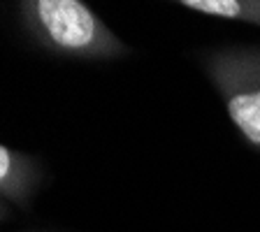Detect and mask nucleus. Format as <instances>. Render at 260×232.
<instances>
[{"mask_svg":"<svg viewBox=\"0 0 260 232\" xmlns=\"http://www.w3.org/2000/svg\"><path fill=\"white\" fill-rule=\"evenodd\" d=\"M16 19L28 40L56 58L109 63L133 54L84 0H16Z\"/></svg>","mask_w":260,"mask_h":232,"instance_id":"nucleus-1","label":"nucleus"},{"mask_svg":"<svg viewBox=\"0 0 260 232\" xmlns=\"http://www.w3.org/2000/svg\"><path fill=\"white\" fill-rule=\"evenodd\" d=\"M195 58L237 135L260 156V44L202 49Z\"/></svg>","mask_w":260,"mask_h":232,"instance_id":"nucleus-2","label":"nucleus"},{"mask_svg":"<svg viewBox=\"0 0 260 232\" xmlns=\"http://www.w3.org/2000/svg\"><path fill=\"white\" fill-rule=\"evenodd\" d=\"M44 184V165L35 156L0 144V195L10 205L28 209Z\"/></svg>","mask_w":260,"mask_h":232,"instance_id":"nucleus-3","label":"nucleus"},{"mask_svg":"<svg viewBox=\"0 0 260 232\" xmlns=\"http://www.w3.org/2000/svg\"><path fill=\"white\" fill-rule=\"evenodd\" d=\"M168 3L214 19L251 23L260 28V0H168Z\"/></svg>","mask_w":260,"mask_h":232,"instance_id":"nucleus-4","label":"nucleus"},{"mask_svg":"<svg viewBox=\"0 0 260 232\" xmlns=\"http://www.w3.org/2000/svg\"><path fill=\"white\" fill-rule=\"evenodd\" d=\"M10 214H12V207H10V202L0 195V223L5 221V218H10Z\"/></svg>","mask_w":260,"mask_h":232,"instance_id":"nucleus-5","label":"nucleus"},{"mask_svg":"<svg viewBox=\"0 0 260 232\" xmlns=\"http://www.w3.org/2000/svg\"><path fill=\"white\" fill-rule=\"evenodd\" d=\"M30 232H56V230H30Z\"/></svg>","mask_w":260,"mask_h":232,"instance_id":"nucleus-6","label":"nucleus"}]
</instances>
